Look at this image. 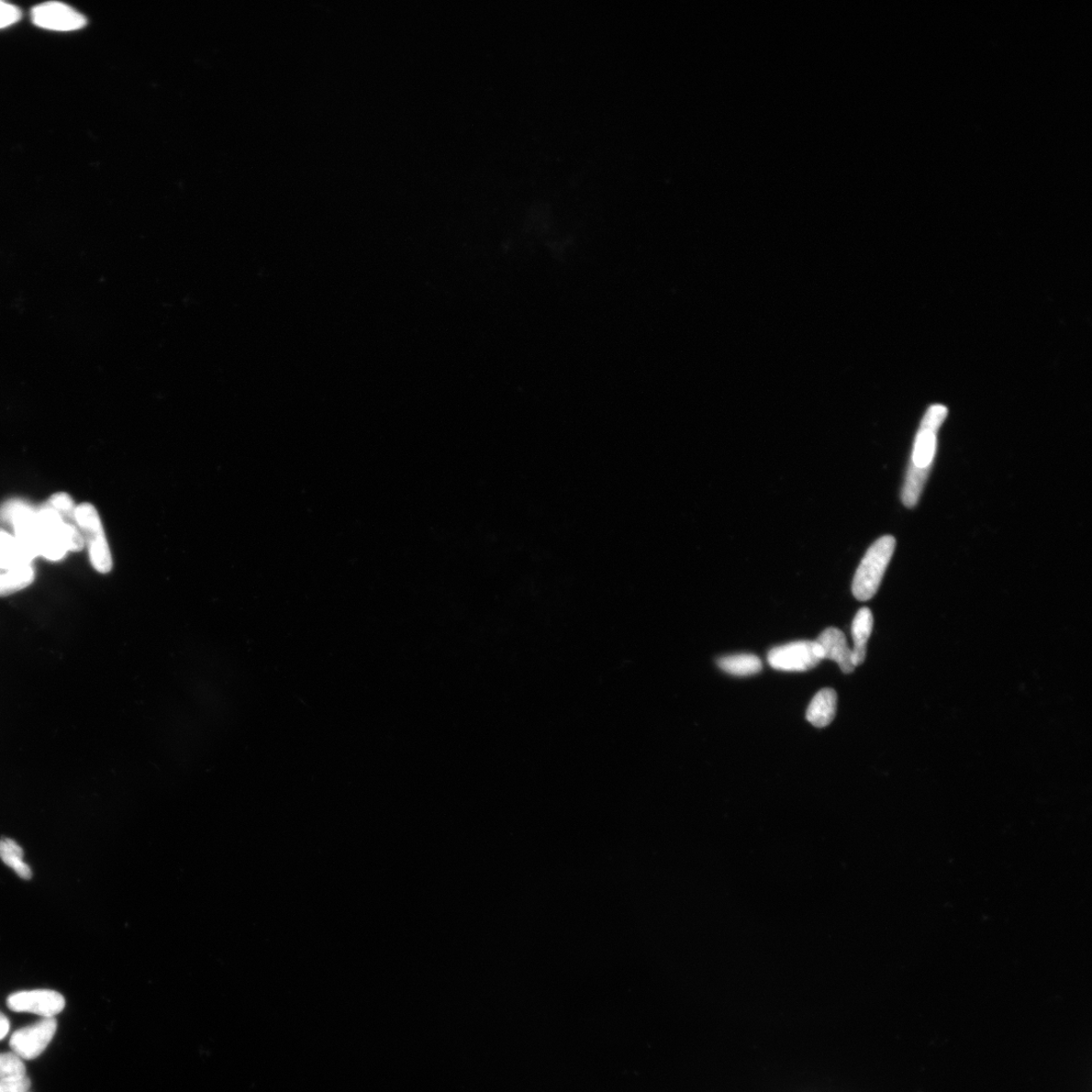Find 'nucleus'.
<instances>
[{
    "instance_id": "nucleus-20",
    "label": "nucleus",
    "mask_w": 1092,
    "mask_h": 1092,
    "mask_svg": "<svg viewBox=\"0 0 1092 1092\" xmlns=\"http://www.w3.org/2000/svg\"><path fill=\"white\" fill-rule=\"evenodd\" d=\"M10 1030L9 1020L0 1011V1041L4 1040Z\"/></svg>"
},
{
    "instance_id": "nucleus-5",
    "label": "nucleus",
    "mask_w": 1092,
    "mask_h": 1092,
    "mask_svg": "<svg viewBox=\"0 0 1092 1092\" xmlns=\"http://www.w3.org/2000/svg\"><path fill=\"white\" fill-rule=\"evenodd\" d=\"M6 1002L10 1010L35 1013L42 1018H55L66 1005L63 996L50 989L19 991L10 995Z\"/></svg>"
},
{
    "instance_id": "nucleus-13",
    "label": "nucleus",
    "mask_w": 1092,
    "mask_h": 1092,
    "mask_svg": "<svg viewBox=\"0 0 1092 1092\" xmlns=\"http://www.w3.org/2000/svg\"><path fill=\"white\" fill-rule=\"evenodd\" d=\"M932 467L928 469H920L911 463L906 476L904 488H902L901 499L902 503L908 508H913L919 503L924 485L928 480Z\"/></svg>"
},
{
    "instance_id": "nucleus-7",
    "label": "nucleus",
    "mask_w": 1092,
    "mask_h": 1092,
    "mask_svg": "<svg viewBox=\"0 0 1092 1092\" xmlns=\"http://www.w3.org/2000/svg\"><path fill=\"white\" fill-rule=\"evenodd\" d=\"M816 641L821 648L823 660L829 659L837 662L841 670L845 674H850L855 670L852 649L849 648L843 631L833 628L828 629L819 635Z\"/></svg>"
},
{
    "instance_id": "nucleus-12",
    "label": "nucleus",
    "mask_w": 1092,
    "mask_h": 1092,
    "mask_svg": "<svg viewBox=\"0 0 1092 1092\" xmlns=\"http://www.w3.org/2000/svg\"><path fill=\"white\" fill-rule=\"evenodd\" d=\"M935 452H937V433L920 429L913 445L911 463L920 469L932 467Z\"/></svg>"
},
{
    "instance_id": "nucleus-16",
    "label": "nucleus",
    "mask_w": 1092,
    "mask_h": 1092,
    "mask_svg": "<svg viewBox=\"0 0 1092 1092\" xmlns=\"http://www.w3.org/2000/svg\"><path fill=\"white\" fill-rule=\"evenodd\" d=\"M48 506L57 512V514L65 522L77 525L75 518L76 507L74 505L73 500L69 494L58 493L53 495L49 501Z\"/></svg>"
},
{
    "instance_id": "nucleus-2",
    "label": "nucleus",
    "mask_w": 1092,
    "mask_h": 1092,
    "mask_svg": "<svg viewBox=\"0 0 1092 1092\" xmlns=\"http://www.w3.org/2000/svg\"><path fill=\"white\" fill-rule=\"evenodd\" d=\"M75 518L88 546L93 566L100 574L109 573L113 568V556L97 510L92 504L83 503L76 507Z\"/></svg>"
},
{
    "instance_id": "nucleus-3",
    "label": "nucleus",
    "mask_w": 1092,
    "mask_h": 1092,
    "mask_svg": "<svg viewBox=\"0 0 1092 1092\" xmlns=\"http://www.w3.org/2000/svg\"><path fill=\"white\" fill-rule=\"evenodd\" d=\"M823 660L819 644L815 641H795L777 646L768 654V662L776 670L805 672L816 667Z\"/></svg>"
},
{
    "instance_id": "nucleus-15",
    "label": "nucleus",
    "mask_w": 1092,
    "mask_h": 1092,
    "mask_svg": "<svg viewBox=\"0 0 1092 1092\" xmlns=\"http://www.w3.org/2000/svg\"><path fill=\"white\" fill-rule=\"evenodd\" d=\"M27 1069L24 1061L13 1051L0 1053V1080L25 1077Z\"/></svg>"
},
{
    "instance_id": "nucleus-18",
    "label": "nucleus",
    "mask_w": 1092,
    "mask_h": 1092,
    "mask_svg": "<svg viewBox=\"0 0 1092 1092\" xmlns=\"http://www.w3.org/2000/svg\"><path fill=\"white\" fill-rule=\"evenodd\" d=\"M21 17V10L18 6L0 0V30L17 24Z\"/></svg>"
},
{
    "instance_id": "nucleus-8",
    "label": "nucleus",
    "mask_w": 1092,
    "mask_h": 1092,
    "mask_svg": "<svg viewBox=\"0 0 1092 1092\" xmlns=\"http://www.w3.org/2000/svg\"><path fill=\"white\" fill-rule=\"evenodd\" d=\"M32 560L15 537L0 530V577L32 565Z\"/></svg>"
},
{
    "instance_id": "nucleus-11",
    "label": "nucleus",
    "mask_w": 1092,
    "mask_h": 1092,
    "mask_svg": "<svg viewBox=\"0 0 1092 1092\" xmlns=\"http://www.w3.org/2000/svg\"><path fill=\"white\" fill-rule=\"evenodd\" d=\"M717 665L724 672L733 676H752L760 673L762 661L755 654H740L720 657Z\"/></svg>"
},
{
    "instance_id": "nucleus-9",
    "label": "nucleus",
    "mask_w": 1092,
    "mask_h": 1092,
    "mask_svg": "<svg viewBox=\"0 0 1092 1092\" xmlns=\"http://www.w3.org/2000/svg\"><path fill=\"white\" fill-rule=\"evenodd\" d=\"M838 697L835 691L824 688L813 697L806 712V719L816 728L828 727L837 713Z\"/></svg>"
},
{
    "instance_id": "nucleus-17",
    "label": "nucleus",
    "mask_w": 1092,
    "mask_h": 1092,
    "mask_svg": "<svg viewBox=\"0 0 1092 1092\" xmlns=\"http://www.w3.org/2000/svg\"><path fill=\"white\" fill-rule=\"evenodd\" d=\"M948 416V409L942 405L932 406L926 415H924L920 429H926L938 433L946 417Z\"/></svg>"
},
{
    "instance_id": "nucleus-14",
    "label": "nucleus",
    "mask_w": 1092,
    "mask_h": 1092,
    "mask_svg": "<svg viewBox=\"0 0 1092 1092\" xmlns=\"http://www.w3.org/2000/svg\"><path fill=\"white\" fill-rule=\"evenodd\" d=\"M0 859L13 869L21 879L30 880L32 878L31 868L24 861V851L14 840L7 838L0 840Z\"/></svg>"
},
{
    "instance_id": "nucleus-1",
    "label": "nucleus",
    "mask_w": 1092,
    "mask_h": 1092,
    "mask_svg": "<svg viewBox=\"0 0 1092 1092\" xmlns=\"http://www.w3.org/2000/svg\"><path fill=\"white\" fill-rule=\"evenodd\" d=\"M895 545L896 540L894 537L885 536L876 540L867 551L853 579L852 590L856 599L867 601L875 596L894 555Z\"/></svg>"
},
{
    "instance_id": "nucleus-6",
    "label": "nucleus",
    "mask_w": 1092,
    "mask_h": 1092,
    "mask_svg": "<svg viewBox=\"0 0 1092 1092\" xmlns=\"http://www.w3.org/2000/svg\"><path fill=\"white\" fill-rule=\"evenodd\" d=\"M32 24L44 30L72 32L84 28L87 19L73 7L59 2H49L33 6Z\"/></svg>"
},
{
    "instance_id": "nucleus-19",
    "label": "nucleus",
    "mask_w": 1092,
    "mask_h": 1092,
    "mask_svg": "<svg viewBox=\"0 0 1092 1092\" xmlns=\"http://www.w3.org/2000/svg\"><path fill=\"white\" fill-rule=\"evenodd\" d=\"M31 1080L25 1076L18 1079L0 1080V1092H29Z\"/></svg>"
},
{
    "instance_id": "nucleus-4",
    "label": "nucleus",
    "mask_w": 1092,
    "mask_h": 1092,
    "mask_svg": "<svg viewBox=\"0 0 1092 1092\" xmlns=\"http://www.w3.org/2000/svg\"><path fill=\"white\" fill-rule=\"evenodd\" d=\"M58 1022L55 1018H42L32 1026L21 1028L11 1035L9 1047L11 1051L22 1060H36L51 1043Z\"/></svg>"
},
{
    "instance_id": "nucleus-10",
    "label": "nucleus",
    "mask_w": 1092,
    "mask_h": 1092,
    "mask_svg": "<svg viewBox=\"0 0 1092 1092\" xmlns=\"http://www.w3.org/2000/svg\"><path fill=\"white\" fill-rule=\"evenodd\" d=\"M873 615L870 609L864 607L857 611L852 624V637L854 641L853 662L855 667L864 663L867 654V642L873 630Z\"/></svg>"
}]
</instances>
